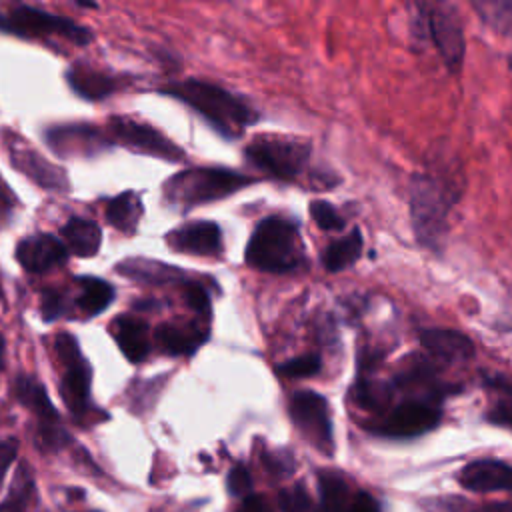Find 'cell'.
<instances>
[{
    "instance_id": "25",
    "label": "cell",
    "mask_w": 512,
    "mask_h": 512,
    "mask_svg": "<svg viewBox=\"0 0 512 512\" xmlns=\"http://www.w3.org/2000/svg\"><path fill=\"white\" fill-rule=\"evenodd\" d=\"M318 490L322 512H348L356 492H352L348 480L336 470H322L318 474Z\"/></svg>"
},
{
    "instance_id": "5",
    "label": "cell",
    "mask_w": 512,
    "mask_h": 512,
    "mask_svg": "<svg viewBox=\"0 0 512 512\" xmlns=\"http://www.w3.org/2000/svg\"><path fill=\"white\" fill-rule=\"evenodd\" d=\"M442 400L404 396L376 420L364 424L370 434L390 440H412L436 430L442 422Z\"/></svg>"
},
{
    "instance_id": "33",
    "label": "cell",
    "mask_w": 512,
    "mask_h": 512,
    "mask_svg": "<svg viewBox=\"0 0 512 512\" xmlns=\"http://www.w3.org/2000/svg\"><path fill=\"white\" fill-rule=\"evenodd\" d=\"M278 504L282 512H314L312 500L302 484H296L292 488H284L278 494Z\"/></svg>"
},
{
    "instance_id": "34",
    "label": "cell",
    "mask_w": 512,
    "mask_h": 512,
    "mask_svg": "<svg viewBox=\"0 0 512 512\" xmlns=\"http://www.w3.org/2000/svg\"><path fill=\"white\" fill-rule=\"evenodd\" d=\"M252 488L250 470L244 464H234L228 472V490L232 496H248Z\"/></svg>"
},
{
    "instance_id": "14",
    "label": "cell",
    "mask_w": 512,
    "mask_h": 512,
    "mask_svg": "<svg viewBox=\"0 0 512 512\" xmlns=\"http://www.w3.org/2000/svg\"><path fill=\"white\" fill-rule=\"evenodd\" d=\"M66 258H68L66 244L52 234H34V236L22 238L16 246L18 264L32 274H42L50 268H56L64 264Z\"/></svg>"
},
{
    "instance_id": "36",
    "label": "cell",
    "mask_w": 512,
    "mask_h": 512,
    "mask_svg": "<svg viewBox=\"0 0 512 512\" xmlns=\"http://www.w3.org/2000/svg\"><path fill=\"white\" fill-rule=\"evenodd\" d=\"M184 298H186L188 306L192 310H196L198 314H208L210 312V296H208L204 286H200L196 282H188L186 290H184Z\"/></svg>"
},
{
    "instance_id": "18",
    "label": "cell",
    "mask_w": 512,
    "mask_h": 512,
    "mask_svg": "<svg viewBox=\"0 0 512 512\" xmlns=\"http://www.w3.org/2000/svg\"><path fill=\"white\" fill-rule=\"evenodd\" d=\"M50 148L60 156H92L106 148V138L92 126H58L46 132Z\"/></svg>"
},
{
    "instance_id": "19",
    "label": "cell",
    "mask_w": 512,
    "mask_h": 512,
    "mask_svg": "<svg viewBox=\"0 0 512 512\" xmlns=\"http://www.w3.org/2000/svg\"><path fill=\"white\" fill-rule=\"evenodd\" d=\"M482 388L488 394L484 420L512 432V376L506 372H480Z\"/></svg>"
},
{
    "instance_id": "20",
    "label": "cell",
    "mask_w": 512,
    "mask_h": 512,
    "mask_svg": "<svg viewBox=\"0 0 512 512\" xmlns=\"http://www.w3.org/2000/svg\"><path fill=\"white\" fill-rule=\"evenodd\" d=\"M156 342L158 346L172 356L192 354L198 350L206 338L208 330L198 322H176V324H162L156 328Z\"/></svg>"
},
{
    "instance_id": "10",
    "label": "cell",
    "mask_w": 512,
    "mask_h": 512,
    "mask_svg": "<svg viewBox=\"0 0 512 512\" xmlns=\"http://www.w3.org/2000/svg\"><path fill=\"white\" fill-rule=\"evenodd\" d=\"M56 354L62 364V398L74 416H82L88 410L90 398V364L80 352L76 338L68 332L56 336Z\"/></svg>"
},
{
    "instance_id": "8",
    "label": "cell",
    "mask_w": 512,
    "mask_h": 512,
    "mask_svg": "<svg viewBox=\"0 0 512 512\" xmlns=\"http://www.w3.org/2000/svg\"><path fill=\"white\" fill-rule=\"evenodd\" d=\"M0 30L24 38L60 36L74 44H88L92 38L90 30H86L84 26L26 4L16 6L6 14H0Z\"/></svg>"
},
{
    "instance_id": "31",
    "label": "cell",
    "mask_w": 512,
    "mask_h": 512,
    "mask_svg": "<svg viewBox=\"0 0 512 512\" xmlns=\"http://www.w3.org/2000/svg\"><path fill=\"white\" fill-rule=\"evenodd\" d=\"M320 368H322V358L318 354H302L278 364L276 372L284 378H310V376H316Z\"/></svg>"
},
{
    "instance_id": "38",
    "label": "cell",
    "mask_w": 512,
    "mask_h": 512,
    "mask_svg": "<svg viewBox=\"0 0 512 512\" xmlns=\"http://www.w3.org/2000/svg\"><path fill=\"white\" fill-rule=\"evenodd\" d=\"M16 452H18V442L14 438L0 440V484L4 480V474H6L8 466L14 462Z\"/></svg>"
},
{
    "instance_id": "32",
    "label": "cell",
    "mask_w": 512,
    "mask_h": 512,
    "mask_svg": "<svg viewBox=\"0 0 512 512\" xmlns=\"http://www.w3.org/2000/svg\"><path fill=\"white\" fill-rule=\"evenodd\" d=\"M30 494H32V480H30L28 472L24 468H20L8 498L0 504V512H26Z\"/></svg>"
},
{
    "instance_id": "44",
    "label": "cell",
    "mask_w": 512,
    "mask_h": 512,
    "mask_svg": "<svg viewBox=\"0 0 512 512\" xmlns=\"http://www.w3.org/2000/svg\"><path fill=\"white\" fill-rule=\"evenodd\" d=\"M0 300H2V280H0Z\"/></svg>"
},
{
    "instance_id": "39",
    "label": "cell",
    "mask_w": 512,
    "mask_h": 512,
    "mask_svg": "<svg viewBox=\"0 0 512 512\" xmlns=\"http://www.w3.org/2000/svg\"><path fill=\"white\" fill-rule=\"evenodd\" d=\"M262 460H264L266 468H268L272 474H280V476H286V474H290V470H292V460H290V456H280V454H266Z\"/></svg>"
},
{
    "instance_id": "28",
    "label": "cell",
    "mask_w": 512,
    "mask_h": 512,
    "mask_svg": "<svg viewBox=\"0 0 512 512\" xmlns=\"http://www.w3.org/2000/svg\"><path fill=\"white\" fill-rule=\"evenodd\" d=\"M112 298H114V288L108 282L92 276L80 278V296L76 302L86 316H96L104 312L112 302Z\"/></svg>"
},
{
    "instance_id": "26",
    "label": "cell",
    "mask_w": 512,
    "mask_h": 512,
    "mask_svg": "<svg viewBox=\"0 0 512 512\" xmlns=\"http://www.w3.org/2000/svg\"><path fill=\"white\" fill-rule=\"evenodd\" d=\"M66 78L70 88L86 100H100L116 90V82L110 76L90 68H74L66 74Z\"/></svg>"
},
{
    "instance_id": "9",
    "label": "cell",
    "mask_w": 512,
    "mask_h": 512,
    "mask_svg": "<svg viewBox=\"0 0 512 512\" xmlns=\"http://www.w3.org/2000/svg\"><path fill=\"white\" fill-rule=\"evenodd\" d=\"M290 418L300 434L320 452H334V430L328 400L314 390H298L290 398Z\"/></svg>"
},
{
    "instance_id": "11",
    "label": "cell",
    "mask_w": 512,
    "mask_h": 512,
    "mask_svg": "<svg viewBox=\"0 0 512 512\" xmlns=\"http://www.w3.org/2000/svg\"><path fill=\"white\" fill-rule=\"evenodd\" d=\"M16 398L22 406H26L40 422V442L48 450H58L64 444H68V434L60 424L58 412L54 404L50 402V396L42 382H38L34 376L20 374L14 382Z\"/></svg>"
},
{
    "instance_id": "27",
    "label": "cell",
    "mask_w": 512,
    "mask_h": 512,
    "mask_svg": "<svg viewBox=\"0 0 512 512\" xmlns=\"http://www.w3.org/2000/svg\"><path fill=\"white\" fill-rule=\"evenodd\" d=\"M140 216H142L140 198L134 192H130V190L122 192L116 198H112L108 202V206H106V220L114 228H118V230H122L126 234L136 230Z\"/></svg>"
},
{
    "instance_id": "7",
    "label": "cell",
    "mask_w": 512,
    "mask_h": 512,
    "mask_svg": "<svg viewBox=\"0 0 512 512\" xmlns=\"http://www.w3.org/2000/svg\"><path fill=\"white\" fill-rule=\"evenodd\" d=\"M244 154L256 168L272 178L296 180L310 162L312 146L292 138H256Z\"/></svg>"
},
{
    "instance_id": "16",
    "label": "cell",
    "mask_w": 512,
    "mask_h": 512,
    "mask_svg": "<svg viewBox=\"0 0 512 512\" xmlns=\"http://www.w3.org/2000/svg\"><path fill=\"white\" fill-rule=\"evenodd\" d=\"M166 244L186 254L216 256L222 252V232L220 226L210 220L188 222L166 234Z\"/></svg>"
},
{
    "instance_id": "22",
    "label": "cell",
    "mask_w": 512,
    "mask_h": 512,
    "mask_svg": "<svg viewBox=\"0 0 512 512\" xmlns=\"http://www.w3.org/2000/svg\"><path fill=\"white\" fill-rule=\"evenodd\" d=\"M114 338L130 362H142L150 352V328L140 318L118 316L114 322Z\"/></svg>"
},
{
    "instance_id": "21",
    "label": "cell",
    "mask_w": 512,
    "mask_h": 512,
    "mask_svg": "<svg viewBox=\"0 0 512 512\" xmlns=\"http://www.w3.org/2000/svg\"><path fill=\"white\" fill-rule=\"evenodd\" d=\"M116 270L140 284H174V282H184L186 280V270L162 264L158 260H148V258H126L122 260Z\"/></svg>"
},
{
    "instance_id": "30",
    "label": "cell",
    "mask_w": 512,
    "mask_h": 512,
    "mask_svg": "<svg viewBox=\"0 0 512 512\" xmlns=\"http://www.w3.org/2000/svg\"><path fill=\"white\" fill-rule=\"evenodd\" d=\"M310 216L316 222V226L320 230H326V232H340L346 226V218L328 200H312L310 202Z\"/></svg>"
},
{
    "instance_id": "37",
    "label": "cell",
    "mask_w": 512,
    "mask_h": 512,
    "mask_svg": "<svg viewBox=\"0 0 512 512\" xmlns=\"http://www.w3.org/2000/svg\"><path fill=\"white\" fill-rule=\"evenodd\" d=\"M348 512H380V504L376 498L364 490H356Z\"/></svg>"
},
{
    "instance_id": "13",
    "label": "cell",
    "mask_w": 512,
    "mask_h": 512,
    "mask_svg": "<svg viewBox=\"0 0 512 512\" xmlns=\"http://www.w3.org/2000/svg\"><path fill=\"white\" fill-rule=\"evenodd\" d=\"M110 130L124 146L132 148L136 152L152 154V156L172 160V162H178V160L184 158V150L178 148L172 140H168L156 128H150V126L140 124L136 120L112 118L110 120Z\"/></svg>"
},
{
    "instance_id": "17",
    "label": "cell",
    "mask_w": 512,
    "mask_h": 512,
    "mask_svg": "<svg viewBox=\"0 0 512 512\" xmlns=\"http://www.w3.org/2000/svg\"><path fill=\"white\" fill-rule=\"evenodd\" d=\"M458 482L472 492L512 490V466L494 458L472 460L460 468Z\"/></svg>"
},
{
    "instance_id": "1",
    "label": "cell",
    "mask_w": 512,
    "mask_h": 512,
    "mask_svg": "<svg viewBox=\"0 0 512 512\" xmlns=\"http://www.w3.org/2000/svg\"><path fill=\"white\" fill-rule=\"evenodd\" d=\"M462 184L446 174L416 172L408 182V212L418 246L440 254L450 216L462 198Z\"/></svg>"
},
{
    "instance_id": "2",
    "label": "cell",
    "mask_w": 512,
    "mask_h": 512,
    "mask_svg": "<svg viewBox=\"0 0 512 512\" xmlns=\"http://www.w3.org/2000/svg\"><path fill=\"white\" fill-rule=\"evenodd\" d=\"M160 92L194 108L218 132H222L228 138L238 136L244 126L256 122L258 118L256 110L242 98L204 80L192 78L184 82H172L160 88Z\"/></svg>"
},
{
    "instance_id": "42",
    "label": "cell",
    "mask_w": 512,
    "mask_h": 512,
    "mask_svg": "<svg viewBox=\"0 0 512 512\" xmlns=\"http://www.w3.org/2000/svg\"><path fill=\"white\" fill-rule=\"evenodd\" d=\"M2 360H4V340L0 336V370H2Z\"/></svg>"
},
{
    "instance_id": "43",
    "label": "cell",
    "mask_w": 512,
    "mask_h": 512,
    "mask_svg": "<svg viewBox=\"0 0 512 512\" xmlns=\"http://www.w3.org/2000/svg\"><path fill=\"white\" fill-rule=\"evenodd\" d=\"M508 64H510V72H512V54H510V58H508Z\"/></svg>"
},
{
    "instance_id": "6",
    "label": "cell",
    "mask_w": 512,
    "mask_h": 512,
    "mask_svg": "<svg viewBox=\"0 0 512 512\" xmlns=\"http://www.w3.org/2000/svg\"><path fill=\"white\" fill-rule=\"evenodd\" d=\"M252 178L226 168H190L164 184V198L176 206H196L234 194Z\"/></svg>"
},
{
    "instance_id": "40",
    "label": "cell",
    "mask_w": 512,
    "mask_h": 512,
    "mask_svg": "<svg viewBox=\"0 0 512 512\" xmlns=\"http://www.w3.org/2000/svg\"><path fill=\"white\" fill-rule=\"evenodd\" d=\"M236 512H272V508L264 496L252 494V496L244 498V502L240 504V508Z\"/></svg>"
},
{
    "instance_id": "4",
    "label": "cell",
    "mask_w": 512,
    "mask_h": 512,
    "mask_svg": "<svg viewBox=\"0 0 512 512\" xmlns=\"http://www.w3.org/2000/svg\"><path fill=\"white\" fill-rule=\"evenodd\" d=\"M420 34H424L448 72L460 74L466 56V38L460 12L450 2H416Z\"/></svg>"
},
{
    "instance_id": "15",
    "label": "cell",
    "mask_w": 512,
    "mask_h": 512,
    "mask_svg": "<svg viewBox=\"0 0 512 512\" xmlns=\"http://www.w3.org/2000/svg\"><path fill=\"white\" fill-rule=\"evenodd\" d=\"M6 150L10 152L12 164L42 188L56 190V192L68 190V180L64 170L48 162L46 158H42L36 150L28 146V142H10L6 144Z\"/></svg>"
},
{
    "instance_id": "41",
    "label": "cell",
    "mask_w": 512,
    "mask_h": 512,
    "mask_svg": "<svg viewBox=\"0 0 512 512\" xmlns=\"http://www.w3.org/2000/svg\"><path fill=\"white\" fill-rule=\"evenodd\" d=\"M474 512H512V502H490L476 508Z\"/></svg>"
},
{
    "instance_id": "23",
    "label": "cell",
    "mask_w": 512,
    "mask_h": 512,
    "mask_svg": "<svg viewBox=\"0 0 512 512\" xmlns=\"http://www.w3.org/2000/svg\"><path fill=\"white\" fill-rule=\"evenodd\" d=\"M364 254V234L358 226H354L348 234L332 240L322 252V266L336 274L350 266H354Z\"/></svg>"
},
{
    "instance_id": "35",
    "label": "cell",
    "mask_w": 512,
    "mask_h": 512,
    "mask_svg": "<svg viewBox=\"0 0 512 512\" xmlns=\"http://www.w3.org/2000/svg\"><path fill=\"white\" fill-rule=\"evenodd\" d=\"M40 310H42V318L46 322H52L56 320L62 312H64V300H62V294L54 288H48L42 292V298H40Z\"/></svg>"
},
{
    "instance_id": "24",
    "label": "cell",
    "mask_w": 512,
    "mask_h": 512,
    "mask_svg": "<svg viewBox=\"0 0 512 512\" xmlns=\"http://www.w3.org/2000/svg\"><path fill=\"white\" fill-rule=\"evenodd\" d=\"M66 248L78 258H92L102 244L100 226L86 218H70L62 228Z\"/></svg>"
},
{
    "instance_id": "12",
    "label": "cell",
    "mask_w": 512,
    "mask_h": 512,
    "mask_svg": "<svg viewBox=\"0 0 512 512\" xmlns=\"http://www.w3.org/2000/svg\"><path fill=\"white\" fill-rule=\"evenodd\" d=\"M420 348L446 364H466L476 358L474 340L456 328L444 326H422L416 330Z\"/></svg>"
},
{
    "instance_id": "3",
    "label": "cell",
    "mask_w": 512,
    "mask_h": 512,
    "mask_svg": "<svg viewBox=\"0 0 512 512\" xmlns=\"http://www.w3.org/2000/svg\"><path fill=\"white\" fill-rule=\"evenodd\" d=\"M244 258L246 264L262 272L300 270L306 264V250L298 224L284 216L260 220L248 240Z\"/></svg>"
},
{
    "instance_id": "29",
    "label": "cell",
    "mask_w": 512,
    "mask_h": 512,
    "mask_svg": "<svg viewBox=\"0 0 512 512\" xmlns=\"http://www.w3.org/2000/svg\"><path fill=\"white\" fill-rule=\"evenodd\" d=\"M472 8L496 32L506 34L512 30V2H472Z\"/></svg>"
}]
</instances>
